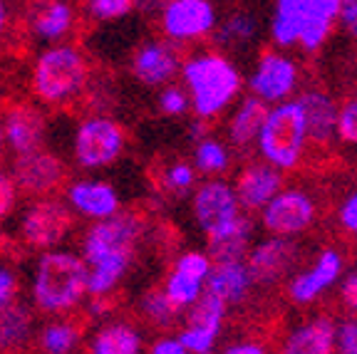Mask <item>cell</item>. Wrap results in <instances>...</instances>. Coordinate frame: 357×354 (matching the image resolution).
<instances>
[{
    "label": "cell",
    "mask_w": 357,
    "mask_h": 354,
    "mask_svg": "<svg viewBox=\"0 0 357 354\" xmlns=\"http://www.w3.org/2000/svg\"><path fill=\"white\" fill-rule=\"evenodd\" d=\"M191 109L204 122H213L241 97L245 79L229 55L221 50H199L189 55L181 67Z\"/></svg>",
    "instance_id": "6da1fadb"
},
{
    "label": "cell",
    "mask_w": 357,
    "mask_h": 354,
    "mask_svg": "<svg viewBox=\"0 0 357 354\" xmlns=\"http://www.w3.org/2000/svg\"><path fill=\"white\" fill-rule=\"evenodd\" d=\"M307 144H310V134H307L305 111L301 102L290 100L285 105L268 107V116L256 141L261 161L278 169L280 174L296 171L305 159Z\"/></svg>",
    "instance_id": "7a4b0ae2"
},
{
    "label": "cell",
    "mask_w": 357,
    "mask_h": 354,
    "mask_svg": "<svg viewBox=\"0 0 357 354\" xmlns=\"http://www.w3.org/2000/svg\"><path fill=\"white\" fill-rule=\"evenodd\" d=\"M89 290V270L84 261L70 253H47L35 272V302L43 310H67Z\"/></svg>",
    "instance_id": "3957f363"
},
{
    "label": "cell",
    "mask_w": 357,
    "mask_h": 354,
    "mask_svg": "<svg viewBox=\"0 0 357 354\" xmlns=\"http://www.w3.org/2000/svg\"><path fill=\"white\" fill-rule=\"evenodd\" d=\"M248 94L266 107H278L301 94V65L283 50H263L245 77Z\"/></svg>",
    "instance_id": "277c9868"
},
{
    "label": "cell",
    "mask_w": 357,
    "mask_h": 354,
    "mask_svg": "<svg viewBox=\"0 0 357 354\" xmlns=\"http://www.w3.org/2000/svg\"><path fill=\"white\" fill-rule=\"evenodd\" d=\"M87 65L75 47H52L43 52L33 72V92L43 102L57 105L82 89Z\"/></svg>",
    "instance_id": "5b68a950"
},
{
    "label": "cell",
    "mask_w": 357,
    "mask_h": 354,
    "mask_svg": "<svg viewBox=\"0 0 357 354\" xmlns=\"http://www.w3.org/2000/svg\"><path fill=\"white\" fill-rule=\"evenodd\" d=\"M268 236L296 240L315 226L318 201L303 186H285L266 208L258 213Z\"/></svg>",
    "instance_id": "8992f818"
},
{
    "label": "cell",
    "mask_w": 357,
    "mask_h": 354,
    "mask_svg": "<svg viewBox=\"0 0 357 354\" xmlns=\"http://www.w3.org/2000/svg\"><path fill=\"white\" fill-rule=\"evenodd\" d=\"M342 275H345V255L330 245L312 258L310 266L301 268L285 282V295L293 305L307 307V305L318 302L335 285H340Z\"/></svg>",
    "instance_id": "52a82bcc"
},
{
    "label": "cell",
    "mask_w": 357,
    "mask_h": 354,
    "mask_svg": "<svg viewBox=\"0 0 357 354\" xmlns=\"http://www.w3.org/2000/svg\"><path fill=\"white\" fill-rule=\"evenodd\" d=\"M142 231H144V223H142V218L134 210L117 213L114 218H107V221L97 223L87 233L84 258L92 266L100 263L102 258H112V255L134 258V248H137V240H139Z\"/></svg>",
    "instance_id": "ba28073f"
},
{
    "label": "cell",
    "mask_w": 357,
    "mask_h": 354,
    "mask_svg": "<svg viewBox=\"0 0 357 354\" xmlns=\"http://www.w3.org/2000/svg\"><path fill=\"white\" fill-rule=\"evenodd\" d=\"M191 210H194L199 228L206 236H213L243 216L234 183H229L226 178H208V181L199 183L194 199H191Z\"/></svg>",
    "instance_id": "9c48e42d"
},
{
    "label": "cell",
    "mask_w": 357,
    "mask_h": 354,
    "mask_svg": "<svg viewBox=\"0 0 357 354\" xmlns=\"http://www.w3.org/2000/svg\"><path fill=\"white\" fill-rule=\"evenodd\" d=\"M218 13L208 0H172L162 10V30L174 43H199L216 33Z\"/></svg>",
    "instance_id": "30bf717a"
},
{
    "label": "cell",
    "mask_w": 357,
    "mask_h": 354,
    "mask_svg": "<svg viewBox=\"0 0 357 354\" xmlns=\"http://www.w3.org/2000/svg\"><path fill=\"white\" fill-rule=\"evenodd\" d=\"M298 261H301V245L296 240L275 238V236L256 240L245 258L256 285H263V288H271L280 280H290L298 272Z\"/></svg>",
    "instance_id": "8fae6325"
},
{
    "label": "cell",
    "mask_w": 357,
    "mask_h": 354,
    "mask_svg": "<svg viewBox=\"0 0 357 354\" xmlns=\"http://www.w3.org/2000/svg\"><path fill=\"white\" fill-rule=\"evenodd\" d=\"M213 270L211 255L204 250H186L176 258L167 282H164V293L176 305L178 310H191L206 293L208 275Z\"/></svg>",
    "instance_id": "7c38bea8"
},
{
    "label": "cell",
    "mask_w": 357,
    "mask_h": 354,
    "mask_svg": "<svg viewBox=\"0 0 357 354\" xmlns=\"http://www.w3.org/2000/svg\"><path fill=\"white\" fill-rule=\"evenodd\" d=\"M127 134L112 119H89L77 129L75 154L82 167H107L124 149Z\"/></svg>",
    "instance_id": "4fadbf2b"
},
{
    "label": "cell",
    "mask_w": 357,
    "mask_h": 354,
    "mask_svg": "<svg viewBox=\"0 0 357 354\" xmlns=\"http://www.w3.org/2000/svg\"><path fill=\"white\" fill-rule=\"evenodd\" d=\"M234 188L245 213H261L285 188V178L278 169L268 167L266 161H251L238 171Z\"/></svg>",
    "instance_id": "5bb4252c"
},
{
    "label": "cell",
    "mask_w": 357,
    "mask_h": 354,
    "mask_svg": "<svg viewBox=\"0 0 357 354\" xmlns=\"http://www.w3.org/2000/svg\"><path fill=\"white\" fill-rule=\"evenodd\" d=\"M73 228V213L60 201H40L22 218V238L35 248H50Z\"/></svg>",
    "instance_id": "9a60e30c"
},
{
    "label": "cell",
    "mask_w": 357,
    "mask_h": 354,
    "mask_svg": "<svg viewBox=\"0 0 357 354\" xmlns=\"http://www.w3.org/2000/svg\"><path fill=\"white\" fill-rule=\"evenodd\" d=\"M13 171H15L17 186L28 194H50V191L60 188L67 178L65 164L45 149L15 156Z\"/></svg>",
    "instance_id": "2e32d148"
},
{
    "label": "cell",
    "mask_w": 357,
    "mask_h": 354,
    "mask_svg": "<svg viewBox=\"0 0 357 354\" xmlns=\"http://www.w3.org/2000/svg\"><path fill=\"white\" fill-rule=\"evenodd\" d=\"M298 102L305 111L310 144H333L335 137H337V122H340V107L335 105L333 94H328L320 87H305L298 94Z\"/></svg>",
    "instance_id": "e0dca14e"
},
{
    "label": "cell",
    "mask_w": 357,
    "mask_h": 354,
    "mask_svg": "<svg viewBox=\"0 0 357 354\" xmlns=\"http://www.w3.org/2000/svg\"><path fill=\"white\" fill-rule=\"evenodd\" d=\"M335 327L325 315L307 317L283 334L278 354H335Z\"/></svg>",
    "instance_id": "ac0fdd59"
},
{
    "label": "cell",
    "mask_w": 357,
    "mask_h": 354,
    "mask_svg": "<svg viewBox=\"0 0 357 354\" xmlns=\"http://www.w3.org/2000/svg\"><path fill=\"white\" fill-rule=\"evenodd\" d=\"M253 288H256V280L245 261L216 263L206 282V293L226 305H241L243 300H248Z\"/></svg>",
    "instance_id": "d6986e66"
},
{
    "label": "cell",
    "mask_w": 357,
    "mask_h": 354,
    "mask_svg": "<svg viewBox=\"0 0 357 354\" xmlns=\"http://www.w3.org/2000/svg\"><path fill=\"white\" fill-rule=\"evenodd\" d=\"M342 0H305L301 47L305 52H318L340 22Z\"/></svg>",
    "instance_id": "ffe728a7"
},
{
    "label": "cell",
    "mask_w": 357,
    "mask_h": 354,
    "mask_svg": "<svg viewBox=\"0 0 357 354\" xmlns=\"http://www.w3.org/2000/svg\"><path fill=\"white\" fill-rule=\"evenodd\" d=\"M181 60H178L176 50L167 43H149L144 45L137 55H134L132 70L137 75V79H142L144 84H167L174 75L181 70Z\"/></svg>",
    "instance_id": "44dd1931"
},
{
    "label": "cell",
    "mask_w": 357,
    "mask_h": 354,
    "mask_svg": "<svg viewBox=\"0 0 357 354\" xmlns=\"http://www.w3.org/2000/svg\"><path fill=\"white\" fill-rule=\"evenodd\" d=\"M251 248H253V221L243 213L234 223H229V226L221 228L218 233L208 236L206 253L211 255L213 266H216V263L245 261Z\"/></svg>",
    "instance_id": "7402d4cb"
},
{
    "label": "cell",
    "mask_w": 357,
    "mask_h": 354,
    "mask_svg": "<svg viewBox=\"0 0 357 354\" xmlns=\"http://www.w3.org/2000/svg\"><path fill=\"white\" fill-rule=\"evenodd\" d=\"M6 137L17 156L40 151L45 137V119L38 109L17 105L6 114Z\"/></svg>",
    "instance_id": "603a6c76"
},
{
    "label": "cell",
    "mask_w": 357,
    "mask_h": 354,
    "mask_svg": "<svg viewBox=\"0 0 357 354\" xmlns=\"http://www.w3.org/2000/svg\"><path fill=\"white\" fill-rule=\"evenodd\" d=\"M268 116V107L263 102H258L256 97H243L238 100V105L234 107L229 116V124H226V137L234 146L238 149H248V146H256L258 134L263 129V122Z\"/></svg>",
    "instance_id": "cb8c5ba5"
},
{
    "label": "cell",
    "mask_w": 357,
    "mask_h": 354,
    "mask_svg": "<svg viewBox=\"0 0 357 354\" xmlns=\"http://www.w3.org/2000/svg\"><path fill=\"white\" fill-rule=\"evenodd\" d=\"M303 17H305V0H278L268 20V38L275 50L301 47Z\"/></svg>",
    "instance_id": "d4e9b609"
},
{
    "label": "cell",
    "mask_w": 357,
    "mask_h": 354,
    "mask_svg": "<svg viewBox=\"0 0 357 354\" xmlns=\"http://www.w3.org/2000/svg\"><path fill=\"white\" fill-rule=\"evenodd\" d=\"M261 40V17L251 10H234L218 20L213 43L223 50H248Z\"/></svg>",
    "instance_id": "484cf974"
},
{
    "label": "cell",
    "mask_w": 357,
    "mask_h": 354,
    "mask_svg": "<svg viewBox=\"0 0 357 354\" xmlns=\"http://www.w3.org/2000/svg\"><path fill=\"white\" fill-rule=\"evenodd\" d=\"M70 201L73 206L84 213V216L92 218H114L119 210V199L114 194V188L109 183H100V181H82L75 183L70 188Z\"/></svg>",
    "instance_id": "4316f807"
},
{
    "label": "cell",
    "mask_w": 357,
    "mask_h": 354,
    "mask_svg": "<svg viewBox=\"0 0 357 354\" xmlns=\"http://www.w3.org/2000/svg\"><path fill=\"white\" fill-rule=\"evenodd\" d=\"M73 17L67 3H38L30 8V28L38 38L57 40L73 28Z\"/></svg>",
    "instance_id": "83f0119b"
},
{
    "label": "cell",
    "mask_w": 357,
    "mask_h": 354,
    "mask_svg": "<svg viewBox=\"0 0 357 354\" xmlns=\"http://www.w3.org/2000/svg\"><path fill=\"white\" fill-rule=\"evenodd\" d=\"M92 354H142V337L129 325H109L97 334Z\"/></svg>",
    "instance_id": "f1b7e54d"
},
{
    "label": "cell",
    "mask_w": 357,
    "mask_h": 354,
    "mask_svg": "<svg viewBox=\"0 0 357 354\" xmlns=\"http://www.w3.org/2000/svg\"><path fill=\"white\" fill-rule=\"evenodd\" d=\"M226 307H229L226 302L204 293L199 302L189 310V315H186V327H196V330H204V332L218 337L223 330V322H226Z\"/></svg>",
    "instance_id": "f546056e"
},
{
    "label": "cell",
    "mask_w": 357,
    "mask_h": 354,
    "mask_svg": "<svg viewBox=\"0 0 357 354\" xmlns=\"http://www.w3.org/2000/svg\"><path fill=\"white\" fill-rule=\"evenodd\" d=\"M194 164H196V171L218 178L221 174H226L231 169V149L223 144L221 139L208 137L196 144Z\"/></svg>",
    "instance_id": "4dcf8cb0"
},
{
    "label": "cell",
    "mask_w": 357,
    "mask_h": 354,
    "mask_svg": "<svg viewBox=\"0 0 357 354\" xmlns=\"http://www.w3.org/2000/svg\"><path fill=\"white\" fill-rule=\"evenodd\" d=\"M30 330V312L20 305L0 307V352L15 349L22 339L28 337Z\"/></svg>",
    "instance_id": "1f68e13d"
},
{
    "label": "cell",
    "mask_w": 357,
    "mask_h": 354,
    "mask_svg": "<svg viewBox=\"0 0 357 354\" xmlns=\"http://www.w3.org/2000/svg\"><path fill=\"white\" fill-rule=\"evenodd\" d=\"M132 258L127 255H112V258H102L100 263L92 266V272H89V293L95 298H105L109 295V290L119 282V277L127 272Z\"/></svg>",
    "instance_id": "d6a6232c"
},
{
    "label": "cell",
    "mask_w": 357,
    "mask_h": 354,
    "mask_svg": "<svg viewBox=\"0 0 357 354\" xmlns=\"http://www.w3.org/2000/svg\"><path fill=\"white\" fill-rule=\"evenodd\" d=\"M142 315L151 322L154 327H172L178 320V307L167 298L162 290H149L142 298Z\"/></svg>",
    "instance_id": "836d02e7"
},
{
    "label": "cell",
    "mask_w": 357,
    "mask_h": 354,
    "mask_svg": "<svg viewBox=\"0 0 357 354\" xmlns=\"http://www.w3.org/2000/svg\"><path fill=\"white\" fill-rule=\"evenodd\" d=\"M162 183L172 194H176V196L186 194L196 183V169L184 164V161H174V164H169L162 171Z\"/></svg>",
    "instance_id": "e575fe53"
},
{
    "label": "cell",
    "mask_w": 357,
    "mask_h": 354,
    "mask_svg": "<svg viewBox=\"0 0 357 354\" xmlns=\"http://www.w3.org/2000/svg\"><path fill=\"white\" fill-rule=\"evenodd\" d=\"M77 327L73 325H50L43 334V347L47 354H67L77 342Z\"/></svg>",
    "instance_id": "d590c367"
},
{
    "label": "cell",
    "mask_w": 357,
    "mask_h": 354,
    "mask_svg": "<svg viewBox=\"0 0 357 354\" xmlns=\"http://www.w3.org/2000/svg\"><path fill=\"white\" fill-rule=\"evenodd\" d=\"M178 342L189 349V354H213L218 337L204 332V330H196V327H184L178 332Z\"/></svg>",
    "instance_id": "8d00e7d4"
},
{
    "label": "cell",
    "mask_w": 357,
    "mask_h": 354,
    "mask_svg": "<svg viewBox=\"0 0 357 354\" xmlns=\"http://www.w3.org/2000/svg\"><path fill=\"white\" fill-rule=\"evenodd\" d=\"M159 107H162L164 114L169 116H178L186 114L191 107V97L184 87H176V84H169L162 94H159Z\"/></svg>",
    "instance_id": "74e56055"
},
{
    "label": "cell",
    "mask_w": 357,
    "mask_h": 354,
    "mask_svg": "<svg viewBox=\"0 0 357 354\" xmlns=\"http://www.w3.org/2000/svg\"><path fill=\"white\" fill-rule=\"evenodd\" d=\"M335 354H357V317L337 320V327H335Z\"/></svg>",
    "instance_id": "f35d334b"
},
{
    "label": "cell",
    "mask_w": 357,
    "mask_h": 354,
    "mask_svg": "<svg viewBox=\"0 0 357 354\" xmlns=\"http://www.w3.org/2000/svg\"><path fill=\"white\" fill-rule=\"evenodd\" d=\"M337 139L350 146H357V97L340 105V122H337Z\"/></svg>",
    "instance_id": "ab89813d"
},
{
    "label": "cell",
    "mask_w": 357,
    "mask_h": 354,
    "mask_svg": "<svg viewBox=\"0 0 357 354\" xmlns=\"http://www.w3.org/2000/svg\"><path fill=\"white\" fill-rule=\"evenodd\" d=\"M134 0H95L89 3V10L97 20H114V17L127 15L129 10H134Z\"/></svg>",
    "instance_id": "60d3db41"
},
{
    "label": "cell",
    "mask_w": 357,
    "mask_h": 354,
    "mask_svg": "<svg viewBox=\"0 0 357 354\" xmlns=\"http://www.w3.org/2000/svg\"><path fill=\"white\" fill-rule=\"evenodd\" d=\"M335 216H337V226H340L347 236H355L357 238V188H352L350 194L340 201Z\"/></svg>",
    "instance_id": "b9f144b4"
},
{
    "label": "cell",
    "mask_w": 357,
    "mask_h": 354,
    "mask_svg": "<svg viewBox=\"0 0 357 354\" xmlns=\"http://www.w3.org/2000/svg\"><path fill=\"white\" fill-rule=\"evenodd\" d=\"M340 302L352 312V317H357V270L347 272L340 282Z\"/></svg>",
    "instance_id": "7bdbcfd3"
},
{
    "label": "cell",
    "mask_w": 357,
    "mask_h": 354,
    "mask_svg": "<svg viewBox=\"0 0 357 354\" xmlns=\"http://www.w3.org/2000/svg\"><path fill=\"white\" fill-rule=\"evenodd\" d=\"M13 206H15V183L6 174H0V221L10 213Z\"/></svg>",
    "instance_id": "ee69618b"
},
{
    "label": "cell",
    "mask_w": 357,
    "mask_h": 354,
    "mask_svg": "<svg viewBox=\"0 0 357 354\" xmlns=\"http://www.w3.org/2000/svg\"><path fill=\"white\" fill-rule=\"evenodd\" d=\"M17 293V280L10 270L0 268V307H8L13 305V298Z\"/></svg>",
    "instance_id": "f6af8a7d"
},
{
    "label": "cell",
    "mask_w": 357,
    "mask_h": 354,
    "mask_svg": "<svg viewBox=\"0 0 357 354\" xmlns=\"http://www.w3.org/2000/svg\"><path fill=\"white\" fill-rule=\"evenodd\" d=\"M221 354H271V352L258 339H238V342H231L229 347H223Z\"/></svg>",
    "instance_id": "bcb514c9"
},
{
    "label": "cell",
    "mask_w": 357,
    "mask_h": 354,
    "mask_svg": "<svg viewBox=\"0 0 357 354\" xmlns=\"http://www.w3.org/2000/svg\"><path fill=\"white\" fill-rule=\"evenodd\" d=\"M340 25L347 35L357 38V0H342L340 10Z\"/></svg>",
    "instance_id": "7dc6e473"
},
{
    "label": "cell",
    "mask_w": 357,
    "mask_h": 354,
    "mask_svg": "<svg viewBox=\"0 0 357 354\" xmlns=\"http://www.w3.org/2000/svg\"><path fill=\"white\" fill-rule=\"evenodd\" d=\"M149 354H189V349L178 342V337H162L151 344Z\"/></svg>",
    "instance_id": "c3c4849f"
},
{
    "label": "cell",
    "mask_w": 357,
    "mask_h": 354,
    "mask_svg": "<svg viewBox=\"0 0 357 354\" xmlns=\"http://www.w3.org/2000/svg\"><path fill=\"white\" fill-rule=\"evenodd\" d=\"M208 124L211 122H204V119H199V116H196L194 122H191V127H189V132H191V139H194L196 144H199V141H204V139H208L206 134H208Z\"/></svg>",
    "instance_id": "681fc988"
},
{
    "label": "cell",
    "mask_w": 357,
    "mask_h": 354,
    "mask_svg": "<svg viewBox=\"0 0 357 354\" xmlns=\"http://www.w3.org/2000/svg\"><path fill=\"white\" fill-rule=\"evenodd\" d=\"M6 22H8V10H6V3H0V35L6 30Z\"/></svg>",
    "instance_id": "f907efd6"
},
{
    "label": "cell",
    "mask_w": 357,
    "mask_h": 354,
    "mask_svg": "<svg viewBox=\"0 0 357 354\" xmlns=\"http://www.w3.org/2000/svg\"><path fill=\"white\" fill-rule=\"evenodd\" d=\"M0 159H3V129H0Z\"/></svg>",
    "instance_id": "816d5d0a"
}]
</instances>
